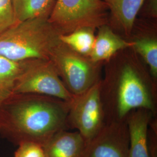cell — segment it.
I'll use <instances>...</instances> for the list:
<instances>
[{"mask_svg":"<svg viewBox=\"0 0 157 157\" xmlns=\"http://www.w3.org/2000/svg\"><path fill=\"white\" fill-rule=\"evenodd\" d=\"M39 94L70 102L73 95L67 90L50 59L26 60L15 82L13 94Z\"/></svg>","mask_w":157,"mask_h":157,"instance_id":"6","label":"cell"},{"mask_svg":"<svg viewBox=\"0 0 157 157\" xmlns=\"http://www.w3.org/2000/svg\"><path fill=\"white\" fill-rule=\"evenodd\" d=\"M69 102L47 95L13 94L0 106V135L15 145L41 146L57 132L69 130Z\"/></svg>","mask_w":157,"mask_h":157,"instance_id":"2","label":"cell"},{"mask_svg":"<svg viewBox=\"0 0 157 157\" xmlns=\"http://www.w3.org/2000/svg\"><path fill=\"white\" fill-rule=\"evenodd\" d=\"M95 30L90 28L78 29L70 33L60 35L59 40L77 53L89 58L95 41Z\"/></svg>","mask_w":157,"mask_h":157,"instance_id":"16","label":"cell"},{"mask_svg":"<svg viewBox=\"0 0 157 157\" xmlns=\"http://www.w3.org/2000/svg\"><path fill=\"white\" fill-rule=\"evenodd\" d=\"M25 61H14L0 56V106L13 95L15 82Z\"/></svg>","mask_w":157,"mask_h":157,"instance_id":"15","label":"cell"},{"mask_svg":"<svg viewBox=\"0 0 157 157\" xmlns=\"http://www.w3.org/2000/svg\"><path fill=\"white\" fill-rule=\"evenodd\" d=\"M56 0H12L15 23L39 17H50Z\"/></svg>","mask_w":157,"mask_h":157,"instance_id":"14","label":"cell"},{"mask_svg":"<svg viewBox=\"0 0 157 157\" xmlns=\"http://www.w3.org/2000/svg\"><path fill=\"white\" fill-rule=\"evenodd\" d=\"M157 114L145 109L132 111L126 119L129 135L128 157H150L147 133L152 118Z\"/></svg>","mask_w":157,"mask_h":157,"instance_id":"9","label":"cell"},{"mask_svg":"<svg viewBox=\"0 0 157 157\" xmlns=\"http://www.w3.org/2000/svg\"><path fill=\"white\" fill-rule=\"evenodd\" d=\"M132 41L117 33L108 24L98 29L90 59L97 63H104L120 51L132 47Z\"/></svg>","mask_w":157,"mask_h":157,"instance_id":"12","label":"cell"},{"mask_svg":"<svg viewBox=\"0 0 157 157\" xmlns=\"http://www.w3.org/2000/svg\"><path fill=\"white\" fill-rule=\"evenodd\" d=\"M101 81L69 102L67 122L70 129L82 135L87 144L106 126L100 94Z\"/></svg>","mask_w":157,"mask_h":157,"instance_id":"7","label":"cell"},{"mask_svg":"<svg viewBox=\"0 0 157 157\" xmlns=\"http://www.w3.org/2000/svg\"><path fill=\"white\" fill-rule=\"evenodd\" d=\"M108 6V25L118 34L129 40L135 21L144 0H102Z\"/></svg>","mask_w":157,"mask_h":157,"instance_id":"10","label":"cell"},{"mask_svg":"<svg viewBox=\"0 0 157 157\" xmlns=\"http://www.w3.org/2000/svg\"><path fill=\"white\" fill-rule=\"evenodd\" d=\"M60 35L49 17L16 23L0 34V56L17 62L50 59L52 51L60 41Z\"/></svg>","mask_w":157,"mask_h":157,"instance_id":"3","label":"cell"},{"mask_svg":"<svg viewBox=\"0 0 157 157\" xmlns=\"http://www.w3.org/2000/svg\"><path fill=\"white\" fill-rule=\"evenodd\" d=\"M109 17L102 0H56L49 21L62 35L83 28L97 30L108 24Z\"/></svg>","mask_w":157,"mask_h":157,"instance_id":"5","label":"cell"},{"mask_svg":"<svg viewBox=\"0 0 157 157\" xmlns=\"http://www.w3.org/2000/svg\"><path fill=\"white\" fill-rule=\"evenodd\" d=\"M100 94L106 124L123 122L132 111L157 114V83L132 47L120 51L105 62Z\"/></svg>","mask_w":157,"mask_h":157,"instance_id":"1","label":"cell"},{"mask_svg":"<svg viewBox=\"0 0 157 157\" xmlns=\"http://www.w3.org/2000/svg\"><path fill=\"white\" fill-rule=\"evenodd\" d=\"M13 157H46L43 146L34 142H23L18 145Z\"/></svg>","mask_w":157,"mask_h":157,"instance_id":"18","label":"cell"},{"mask_svg":"<svg viewBox=\"0 0 157 157\" xmlns=\"http://www.w3.org/2000/svg\"><path fill=\"white\" fill-rule=\"evenodd\" d=\"M138 15L141 19L153 20L157 18V0H144Z\"/></svg>","mask_w":157,"mask_h":157,"instance_id":"20","label":"cell"},{"mask_svg":"<svg viewBox=\"0 0 157 157\" xmlns=\"http://www.w3.org/2000/svg\"><path fill=\"white\" fill-rule=\"evenodd\" d=\"M151 25V24H150ZM148 31L132 30L129 40L132 41V48L148 67L152 78L157 82V26L154 23Z\"/></svg>","mask_w":157,"mask_h":157,"instance_id":"13","label":"cell"},{"mask_svg":"<svg viewBox=\"0 0 157 157\" xmlns=\"http://www.w3.org/2000/svg\"><path fill=\"white\" fill-rule=\"evenodd\" d=\"M46 157H85L87 143L78 131L62 130L43 145Z\"/></svg>","mask_w":157,"mask_h":157,"instance_id":"11","label":"cell"},{"mask_svg":"<svg viewBox=\"0 0 157 157\" xmlns=\"http://www.w3.org/2000/svg\"><path fill=\"white\" fill-rule=\"evenodd\" d=\"M15 23L12 0H0V34Z\"/></svg>","mask_w":157,"mask_h":157,"instance_id":"17","label":"cell"},{"mask_svg":"<svg viewBox=\"0 0 157 157\" xmlns=\"http://www.w3.org/2000/svg\"><path fill=\"white\" fill-rule=\"evenodd\" d=\"M50 59L73 95L84 93L101 81L104 63L94 62L90 58L79 54L61 41L52 51Z\"/></svg>","mask_w":157,"mask_h":157,"instance_id":"4","label":"cell"},{"mask_svg":"<svg viewBox=\"0 0 157 157\" xmlns=\"http://www.w3.org/2000/svg\"><path fill=\"white\" fill-rule=\"evenodd\" d=\"M147 142L150 157H157V117L152 118L147 133Z\"/></svg>","mask_w":157,"mask_h":157,"instance_id":"19","label":"cell"},{"mask_svg":"<svg viewBox=\"0 0 157 157\" xmlns=\"http://www.w3.org/2000/svg\"><path fill=\"white\" fill-rule=\"evenodd\" d=\"M129 135L126 121L106 124L87 144L85 157H128Z\"/></svg>","mask_w":157,"mask_h":157,"instance_id":"8","label":"cell"}]
</instances>
